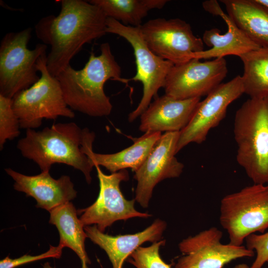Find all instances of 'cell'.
Returning <instances> with one entry per match:
<instances>
[{
  "instance_id": "1",
  "label": "cell",
  "mask_w": 268,
  "mask_h": 268,
  "mask_svg": "<svg viewBox=\"0 0 268 268\" xmlns=\"http://www.w3.org/2000/svg\"><path fill=\"white\" fill-rule=\"evenodd\" d=\"M58 16L41 18L35 29L37 38L51 46L47 67L56 77L70 65L83 46L104 36L107 17L98 6L88 0H62Z\"/></svg>"
},
{
  "instance_id": "2",
  "label": "cell",
  "mask_w": 268,
  "mask_h": 268,
  "mask_svg": "<svg viewBox=\"0 0 268 268\" xmlns=\"http://www.w3.org/2000/svg\"><path fill=\"white\" fill-rule=\"evenodd\" d=\"M95 137L93 132L81 129L75 123H58L40 131L26 130L17 148L24 157L36 163L41 172H49L54 164H65L81 171L90 184L93 166L86 150L92 146Z\"/></svg>"
},
{
  "instance_id": "3",
  "label": "cell",
  "mask_w": 268,
  "mask_h": 268,
  "mask_svg": "<svg viewBox=\"0 0 268 268\" xmlns=\"http://www.w3.org/2000/svg\"><path fill=\"white\" fill-rule=\"evenodd\" d=\"M121 68L108 43L100 45V54L91 53L84 67L78 70L70 65L57 76L65 101L72 110L94 117L108 116L112 110L110 98L104 90L109 79L127 83L121 77Z\"/></svg>"
},
{
  "instance_id": "4",
  "label": "cell",
  "mask_w": 268,
  "mask_h": 268,
  "mask_svg": "<svg viewBox=\"0 0 268 268\" xmlns=\"http://www.w3.org/2000/svg\"><path fill=\"white\" fill-rule=\"evenodd\" d=\"M233 133L238 163L254 184L268 183V96L243 103L235 113Z\"/></svg>"
},
{
  "instance_id": "5",
  "label": "cell",
  "mask_w": 268,
  "mask_h": 268,
  "mask_svg": "<svg viewBox=\"0 0 268 268\" xmlns=\"http://www.w3.org/2000/svg\"><path fill=\"white\" fill-rule=\"evenodd\" d=\"M47 56L46 52L44 53L37 61L39 79L12 99V108L19 119L20 128L35 130L40 127L43 119L75 117L65 101L59 81L48 70Z\"/></svg>"
},
{
  "instance_id": "6",
  "label": "cell",
  "mask_w": 268,
  "mask_h": 268,
  "mask_svg": "<svg viewBox=\"0 0 268 268\" xmlns=\"http://www.w3.org/2000/svg\"><path fill=\"white\" fill-rule=\"evenodd\" d=\"M219 220L233 245H242L252 234L263 233L268 228V185L254 184L224 197Z\"/></svg>"
},
{
  "instance_id": "7",
  "label": "cell",
  "mask_w": 268,
  "mask_h": 268,
  "mask_svg": "<svg viewBox=\"0 0 268 268\" xmlns=\"http://www.w3.org/2000/svg\"><path fill=\"white\" fill-rule=\"evenodd\" d=\"M31 28L6 34L0 44V95L12 99L40 78L37 61L47 46L38 44L30 50L27 45Z\"/></svg>"
},
{
  "instance_id": "8",
  "label": "cell",
  "mask_w": 268,
  "mask_h": 268,
  "mask_svg": "<svg viewBox=\"0 0 268 268\" xmlns=\"http://www.w3.org/2000/svg\"><path fill=\"white\" fill-rule=\"evenodd\" d=\"M106 24L107 33L119 35L131 44L135 57L136 72L129 80L140 81L143 85L141 99L136 108L128 116L129 121L132 122L147 109L152 98L157 96L159 89L164 87L174 64L158 57L149 48L139 26L126 25L109 17H107Z\"/></svg>"
},
{
  "instance_id": "9",
  "label": "cell",
  "mask_w": 268,
  "mask_h": 268,
  "mask_svg": "<svg viewBox=\"0 0 268 268\" xmlns=\"http://www.w3.org/2000/svg\"><path fill=\"white\" fill-rule=\"evenodd\" d=\"M99 182V193L95 202L89 206L77 210L84 227L92 224L101 232L118 220L134 217L148 218L151 214L135 209V200H128L123 195L120 184L129 180L127 170L105 174L99 166H95Z\"/></svg>"
},
{
  "instance_id": "10",
  "label": "cell",
  "mask_w": 268,
  "mask_h": 268,
  "mask_svg": "<svg viewBox=\"0 0 268 268\" xmlns=\"http://www.w3.org/2000/svg\"><path fill=\"white\" fill-rule=\"evenodd\" d=\"M149 48L157 56L178 65L204 50L202 38L194 35L190 25L178 18H156L139 26Z\"/></svg>"
},
{
  "instance_id": "11",
  "label": "cell",
  "mask_w": 268,
  "mask_h": 268,
  "mask_svg": "<svg viewBox=\"0 0 268 268\" xmlns=\"http://www.w3.org/2000/svg\"><path fill=\"white\" fill-rule=\"evenodd\" d=\"M244 93L241 76L222 83L200 101L187 126L180 132L176 154L188 144L204 142L209 132L225 118L229 105Z\"/></svg>"
},
{
  "instance_id": "12",
  "label": "cell",
  "mask_w": 268,
  "mask_h": 268,
  "mask_svg": "<svg viewBox=\"0 0 268 268\" xmlns=\"http://www.w3.org/2000/svg\"><path fill=\"white\" fill-rule=\"evenodd\" d=\"M227 72L224 58L205 62L194 58L174 65L165 80V94L178 99L201 98L222 83Z\"/></svg>"
},
{
  "instance_id": "13",
  "label": "cell",
  "mask_w": 268,
  "mask_h": 268,
  "mask_svg": "<svg viewBox=\"0 0 268 268\" xmlns=\"http://www.w3.org/2000/svg\"><path fill=\"white\" fill-rule=\"evenodd\" d=\"M222 235L212 227L183 239L179 248L184 255L178 260L175 268H223L233 260L254 255V251L243 245L221 243Z\"/></svg>"
},
{
  "instance_id": "14",
  "label": "cell",
  "mask_w": 268,
  "mask_h": 268,
  "mask_svg": "<svg viewBox=\"0 0 268 268\" xmlns=\"http://www.w3.org/2000/svg\"><path fill=\"white\" fill-rule=\"evenodd\" d=\"M180 132L162 134L149 154L134 172L137 181L135 201L143 208L148 207L155 186L162 180L179 177L184 165L175 157Z\"/></svg>"
},
{
  "instance_id": "15",
  "label": "cell",
  "mask_w": 268,
  "mask_h": 268,
  "mask_svg": "<svg viewBox=\"0 0 268 268\" xmlns=\"http://www.w3.org/2000/svg\"><path fill=\"white\" fill-rule=\"evenodd\" d=\"M14 181V189L31 197L37 201L36 207L49 212L62 204L76 198L77 192L70 178L63 175L58 179L53 178L49 172L28 176L11 168L4 169Z\"/></svg>"
},
{
  "instance_id": "16",
  "label": "cell",
  "mask_w": 268,
  "mask_h": 268,
  "mask_svg": "<svg viewBox=\"0 0 268 268\" xmlns=\"http://www.w3.org/2000/svg\"><path fill=\"white\" fill-rule=\"evenodd\" d=\"M201 98L178 99L156 96L140 115L139 130L146 132L182 131L189 122Z\"/></svg>"
},
{
  "instance_id": "17",
  "label": "cell",
  "mask_w": 268,
  "mask_h": 268,
  "mask_svg": "<svg viewBox=\"0 0 268 268\" xmlns=\"http://www.w3.org/2000/svg\"><path fill=\"white\" fill-rule=\"evenodd\" d=\"M166 228L164 221L156 219L143 231L133 234L109 235L95 225L84 229L88 238L105 251L113 268H122L125 261L143 243L161 240Z\"/></svg>"
},
{
  "instance_id": "18",
  "label": "cell",
  "mask_w": 268,
  "mask_h": 268,
  "mask_svg": "<svg viewBox=\"0 0 268 268\" xmlns=\"http://www.w3.org/2000/svg\"><path fill=\"white\" fill-rule=\"evenodd\" d=\"M221 17L227 25V31L221 34L217 28L206 30L202 40L203 43L210 48L194 53L192 59L224 58L228 55L239 57L260 48L236 25L227 14L224 13Z\"/></svg>"
},
{
  "instance_id": "19",
  "label": "cell",
  "mask_w": 268,
  "mask_h": 268,
  "mask_svg": "<svg viewBox=\"0 0 268 268\" xmlns=\"http://www.w3.org/2000/svg\"><path fill=\"white\" fill-rule=\"evenodd\" d=\"M236 25L260 47L268 48V8L256 0H222Z\"/></svg>"
},
{
  "instance_id": "20",
  "label": "cell",
  "mask_w": 268,
  "mask_h": 268,
  "mask_svg": "<svg viewBox=\"0 0 268 268\" xmlns=\"http://www.w3.org/2000/svg\"><path fill=\"white\" fill-rule=\"evenodd\" d=\"M161 134L160 132L145 133L136 138L132 145L116 153H95L91 146L87 149L86 154L93 167L102 166L112 173L127 168L135 172L147 157Z\"/></svg>"
},
{
  "instance_id": "21",
  "label": "cell",
  "mask_w": 268,
  "mask_h": 268,
  "mask_svg": "<svg viewBox=\"0 0 268 268\" xmlns=\"http://www.w3.org/2000/svg\"><path fill=\"white\" fill-rule=\"evenodd\" d=\"M49 223L55 225L60 234L59 244L73 251L79 258L81 268H88L91 264L85 248V241L88 238L84 227L77 212L70 201L62 204L50 212Z\"/></svg>"
},
{
  "instance_id": "22",
  "label": "cell",
  "mask_w": 268,
  "mask_h": 268,
  "mask_svg": "<svg viewBox=\"0 0 268 268\" xmlns=\"http://www.w3.org/2000/svg\"><path fill=\"white\" fill-rule=\"evenodd\" d=\"M100 7L107 17L124 25L139 27L149 10L161 9L169 1L166 0H90Z\"/></svg>"
},
{
  "instance_id": "23",
  "label": "cell",
  "mask_w": 268,
  "mask_h": 268,
  "mask_svg": "<svg viewBox=\"0 0 268 268\" xmlns=\"http://www.w3.org/2000/svg\"><path fill=\"white\" fill-rule=\"evenodd\" d=\"M239 58L244 66V93L252 98L268 96V48L260 47Z\"/></svg>"
},
{
  "instance_id": "24",
  "label": "cell",
  "mask_w": 268,
  "mask_h": 268,
  "mask_svg": "<svg viewBox=\"0 0 268 268\" xmlns=\"http://www.w3.org/2000/svg\"><path fill=\"white\" fill-rule=\"evenodd\" d=\"M19 119L12 108V99L0 95V149L7 140L20 134Z\"/></svg>"
},
{
  "instance_id": "25",
  "label": "cell",
  "mask_w": 268,
  "mask_h": 268,
  "mask_svg": "<svg viewBox=\"0 0 268 268\" xmlns=\"http://www.w3.org/2000/svg\"><path fill=\"white\" fill-rule=\"evenodd\" d=\"M162 240L153 243L148 247H139L130 256L128 262L136 268H171L161 258L159 249L165 244Z\"/></svg>"
},
{
  "instance_id": "26",
  "label": "cell",
  "mask_w": 268,
  "mask_h": 268,
  "mask_svg": "<svg viewBox=\"0 0 268 268\" xmlns=\"http://www.w3.org/2000/svg\"><path fill=\"white\" fill-rule=\"evenodd\" d=\"M245 240L246 247L256 252V259L250 268H262L268 262V231L261 234H252Z\"/></svg>"
},
{
  "instance_id": "27",
  "label": "cell",
  "mask_w": 268,
  "mask_h": 268,
  "mask_svg": "<svg viewBox=\"0 0 268 268\" xmlns=\"http://www.w3.org/2000/svg\"><path fill=\"white\" fill-rule=\"evenodd\" d=\"M63 248L64 247L60 244L58 246L50 245L48 251L38 255H24L15 259H11L7 256L0 260V268H15L25 264L49 258L60 259L62 256Z\"/></svg>"
},
{
  "instance_id": "28",
  "label": "cell",
  "mask_w": 268,
  "mask_h": 268,
  "mask_svg": "<svg viewBox=\"0 0 268 268\" xmlns=\"http://www.w3.org/2000/svg\"><path fill=\"white\" fill-rule=\"evenodd\" d=\"M202 4L205 11L213 15H218L221 17L224 13L216 0H206L203 2Z\"/></svg>"
},
{
  "instance_id": "29",
  "label": "cell",
  "mask_w": 268,
  "mask_h": 268,
  "mask_svg": "<svg viewBox=\"0 0 268 268\" xmlns=\"http://www.w3.org/2000/svg\"><path fill=\"white\" fill-rule=\"evenodd\" d=\"M256 1L268 8V0H256Z\"/></svg>"
},
{
  "instance_id": "30",
  "label": "cell",
  "mask_w": 268,
  "mask_h": 268,
  "mask_svg": "<svg viewBox=\"0 0 268 268\" xmlns=\"http://www.w3.org/2000/svg\"><path fill=\"white\" fill-rule=\"evenodd\" d=\"M233 268H250V267L245 264H240L236 265Z\"/></svg>"
},
{
  "instance_id": "31",
  "label": "cell",
  "mask_w": 268,
  "mask_h": 268,
  "mask_svg": "<svg viewBox=\"0 0 268 268\" xmlns=\"http://www.w3.org/2000/svg\"><path fill=\"white\" fill-rule=\"evenodd\" d=\"M41 268H55L52 267L48 262H47L42 265V267Z\"/></svg>"
},
{
  "instance_id": "32",
  "label": "cell",
  "mask_w": 268,
  "mask_h": 268,
  "mask_svg": "<svg viewBox=\"0 0 268 268\" xmlns=\"http://www.w3.org/2000/svg\"></svg>"
}]
</instances>
